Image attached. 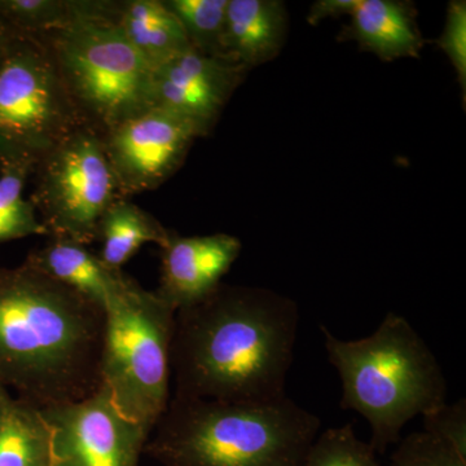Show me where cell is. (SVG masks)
Wrapping results in <instances>:
<instances>
[{
  "label": "cell",
  "instance_id": "18",
  "mask_svg": "<svg viewBox=\"0 0 466 466\" xmlns=\"http://www.w3.org/2000/svg\"><path fill=\"white\" fill-rule=\"evenodd\" d=\"M52 431L41 408L9 398L0 408V466H51Z\"/></svg>",
  "mask_w": 466,
  "mask_h": 466
},
{
  "label": "cell",
  "instance_id": "9",
  "mask_svg": "<svg viewBox=\"0 0 466 466\" xmlns=\"http://www.w3.org/2000/svg\"><path fill=\"white\" fill-rule=\"evenodd\" d=\"M41 410L52 431L51 466H139L150 433L119 412L103 383L84 400Z\"/></svg>",
  "mask_w": 466,
  "mask_h": 466
},
{
  "label": "cell",
  "instance_id": "8",
  "mask_svg": "<svg viewBox=\"0 0 466 466\" xmlns=\"http://www.w3.org/2000/svg\"><path fill=\"white\" fill-rule=\"evenodd\" d=\"M32 204L48 236L91 245L104 213L121 200L103 139L76 128L38 162Z\"/></svg>",
  "mask_w": 466,
  "mask_h": 466
},
{
  "label": "cell",
  "instance_id": "20",
  "mask_svg": "<svg viewBox=\"0 0 466 466\" xmlns=\"http://www.w3.org/2000/svg\"><path fill=\"white\" fill-rule=\"evenodd\" d=\"M30 177L32 174L25 170L0 173V244L27 236L47 235L32 201L24 198Z\"/></svg>",
  "mask_w": 466,
  "mask_h": 466
},
{
  "label": "cell",
  "instance_id": "2",
  "mask_svg": "<svg viewBox=\"0 0 466 466\" xmlns=\"http://www.w3.org/2000/svg\"><path fill=\"white\" fill-rule=\"evenodd\" d=\"M106 311L24 260L0 268V382L38 408L100 388Z\"/></svg>",
  "mask_w": 466,
  "mask_h": 466
},
{
  "label": "cell",
  "instance_id": "24",
  "mask_svg": "<svg viewBox=\"0 0 466 466\" xmlns=\"http://www.w3.org/2000/svg\"><path fill=\"white\" fill-rule=\"evenodd\" d=\"M440 48L455 67L460 87L466 91V3L453 0L447 8L446 25L440 38Z\"/></svg>",
  "mask_w": 466,
  "mask_h": 466
},
{
  "label": "cell",
  "instance_id": "13",
  "mask_svg": "<svg viewBox=\"0 0 466 466\" xmlns=\"http://www.w3.org/2000/svg\"><path fill=\"white\" fill-rule=\"evenodd\" d=\"M25 260L104 311L133 280L124 272L106 266L97 253L88 249V245L69 238L50 236L47 244L32 251Z\"/></svg>",
  "mask_w": 466,
  "mask_h": 466
},
{
  "label": "cell",
  "instance_id": "11",
  "mask_svg": "<svg viewBox=\"0 0 466 466\" xmlns=\"http://www.w3.org/2000/svg\"><path fill=\"white\" fill-rule=\"evenodd\" d=\"M245 73V67L191 47L153 69V106L189 119L205 137Z\"/></svg>",
  "mask_w": 466,
  "mask_h": 466
},
{
  "label": "cell",
  "instance_id": "3",
  "mask_svg": "<svg viewBox=\"0 0 466 466\" xmlns=\"http://www.w3.org/2000/svg\"><path fill=\"white\" fill-rule=\"evenodd\" d=\"M328 360L342 382L341 407L367 420L376 453L401 440L404 426L447 403L441 364L406 318L389 312L375 332L345 339L320 325Z\"/></svg>",
  "mask_w": 466,
  "mask_h": 466
},
{
  "label": "cell",
  "instance_id": "6",
  "mask_svg": "<svg viewBox=\"0 0 466 466\" xmlns=\"http://www.w3.org/2000/svg\"><path fill=\"white\" fill-rule=\"evenodd\" d=\"M177 311L131 280L106 306L100 380L122 415L152 433L170 401Z\"/></svg>",
  "mask_w": 466,
  "mask_h": 466
},
{
  "label": "cell",
  "instance_id": "27",
  "mask_svg": "<svg viewBox=\"0 0 466 466\" xmlns=\"http://www.w3.org/2000/svg\"><path fill=\"white\" fill-rule=\"evenodd\" d=\"M12 36H14V34L9 32L8 27L0 20V58H2L3 54H5V48H7Z\"/></svg>",
  "mask_w": 466,
  "mask_h": 466
},
{
  "label": "cell",
  "instance_id": "5",
  "mask_svg": "<svg viewBox=\"0 0 466 466\" xmlns=\"http://www.w3.org/2000/svg\"><path fill=\"white\" fill-rule=\"evenodd\" d=\"M39 39L85 127L103 137L155 108L152 67L126 39L112 0H72L66 25Z\"/></svg>",
  "mask_w": 466,
  "mask_h": 466
},
{
  "label": "cell",
  "instance_id": "15",
  "mask_svg": "<svg viewBox=\"0 0 466 466\" xmlns=\"http://www.w3.org/2000/svg\"><path fill=\"white\" fill-rule=\"evenodd\" d=\"M350 17L348 38L382 60L419 57L424 47L415 16L406 3L357 0Z\"/></svg>",
  "mask_w": 466,
  "mask_h": 466
},
{
  "label": "cell",
  "instance_id": "19",
  "mask_svg": "<svg viewBox=\"0 0 466 466\" xmlns=\"http://www.w3.org/2000/svg\"><path fill=\"white\" fill-rule=\"evenodd\" d=\"M182 24L189 45L208 56L222 58L228 0H165Z\"/></svg>",
  "mask_w": 466,
  "mask_h": 466
},
{
  "label": "cell",
  "instance_id": "26",
  "mask_svg": "<svg viewBox=\"0 0 466 466\" xmlns=\"http://www.w3.org/2000/svg\"><path fill=\"white\" fill-rule=\"evenodd\" d=\"M355 5L357 0H319L309 9L308 21L311 25H317L325 18L345 16V15L350 16Z\"/></svg>",
  "mask_w": 466,
  "mask_h": 466
},
{
  "label": "cell",
  "instance_id": "16",
  "mask_svg": "<svg viewBox=\"0 0 466 466\" xmlns=\"http://www.w3.org/2000/svg\"><path fill=\"white\" fill-rule=\"evenodd\" d=\"M112 9L126 39L152 70L191 48L165 0H112Z\"/></svg>",
  "mask_w": 466,
  "mask_h": 466
},
{
  "label": "cell",
  "instance_id": "7",
  "mask_svg": "<svg viewBox=\"0 0 466 466\" xmlns=\"http://www.w3.org/2000/svg\"><path fill=\"white\" fill-rule=\"evenodd\" d=\"M81 126L45 42L12 36L0 58V173L33 174Z\"/></svg>",
  "mask_w": 466,
  "mask_h": 466
},
{
  "label": "cell",
  "instance_id": "21",
  "mask_svg": "<svg viewBox=\"0 0 466 466\" xmlns=\"http://www.w3.org/2000/svg\"><path fill=\"white\" fill-rule=\"evenodd\" d=\"M72 0H0V20L17 36L43 38L67 23Z\"/></svg>",
  "mask_w": 466,
  "mask_h": 466
},
{
  "label": "cell",
  "instance_id": "4",
  "mask_svg": "<svg viewBox=\"0 0 466 466\" xmlns=\"http://www.w3.org/2000/svg\"><path fill=\"white\" fill-rule=\"evenodd\" d=\"M320 426L289 397L244 404L174 395L146 449L165 466H299Z\"/></svg>",
  "mask_w": 466,
  "mask_h": 466
},
{
  "label": "cell",
  "instance_id": "25",
  "mask_svg": "<svg viewBox=\"0 0 466 466\" xmlns=\"http://www.w3.org/2000/svg\"><path fill=\"white\" fill-rule=\"evenodd\" d=\"M424 431L450 444L466 459V400L446 403L440 410L422 417Z\"/></svg>",
  "mask_w": 466,
  "mask_h": 466
},
{
  "label": "cell",
  "instance_id": "23",
  "mask_svg": "<svg viewBox=\"0 0 466 466\" xmlns=\"http://www.w3.org/2000/svg\"><path fill=\"white\" fill-rule=\"evenodd\" d=\"M391 462L394 466H466V459L450 444L425 431L398 441Z\"/></svg>",
  "mask_w": 466,
  "mask_h": 466
},
{
  "label": "cell",
  "instance_id": "28",
  "mask_svg": "<svg viewBox=\"0 0 466 466\" xmlns=\"http://www.w3.org/2000/svg\"><path fill=\"white\" fill-rule=\"evenodd\" d=\"M9 398H11V394H9L8 389L0 382V408L3 407V404H5Z\"/></svg>",
  "mask_w": 466,
  "mask_h": 466
},
{
  "label": "cell",
  "instance_id": "10",
  "mask_svg": "<svg viewBox=\"0 0 466 466\" xmlns=\"http://www.w3.org/2000/svg\"><path fill=\"white\" fill-rule=\"evenodd\" d=\"M198 126L161 108H152L103 135L104 149L122 198L153 191L180 167Z\"/></svg>",
  "mask_w": 466,
  "mask_h": 466
},
{
  "label": "cell",
  "instance_id": "14",
  "mask_svg": "<svg viewBox=\"0 0 466 466\" xmlns=\"http://www.w3.org/2000/svg\"><path fill=\"white\" fill-rule=\"evenodd\" d=\"M288 15L279 0H228L222 58L250 69L278 56L287 38Z\"/></svg>",
  "mask_w": 466,
  "mask_h": 466
},
{
  "label": "cell",
  "instance_id": "17",
  "mask_svg": "<svg viewBox=\"0 0 466 466\" xmlns=\"http://www.w3.org/2000/svg\"><path fill=\"white\" fill-rule=\"evenodd\" d=\"M170 233V229L165 228L142 208L128 198H121L101 218L95 240L100 242L97 256L110 268L122 271V267L144 245L152 242L162 248L168 241Z\"/></svg>",
  "mask_w": 466,
  "mask_h": 466
},
{
  "label": "cell",
  "instance_id": "22",
  "mask_svg": "<svg viewBox=\"0 0 466 466\" xmlns=\"http://www.w3.org/2000/svg\"><path fill=\"white\" fill-rule=\"evenodd\" d=\"M299 466H383L370 441L359 440L351 424L319 433Z\"/></svg>",
  "mask_w": 466,
  "mask_h": 466
},
{
  "label": "cell",
  "instance_id": "1",
  "mask_svg": "<svg viewBox=\"0 0 466 466\" xmlns=\"http://www.w3.org/2000/svg\"><path fill=\"white\" fill-rule=\"evenodd\" d=\"M299 324L293 299L220 284L175 314V397L244 404L283 400Z\"/></svg>",
  "mask_w": 466,
  "mask_h": 466
},
{
  "label": "cell",
  "instance_id": "12",
  "mask_svg": "<svg viewBox=\"0 0 466 466\" xmlns=\"http://www.w3.org/2000/svg\"><path fill=\"white\" fill-rule=\"evenodd\" d=\"M241 249V241L228 233L183 238L171 231L161 248L156 294L175 311L201 302L222 284Z\"/></svg>",
  "mask_w": 466,
  "mask_h": 466
}]
</instances>
